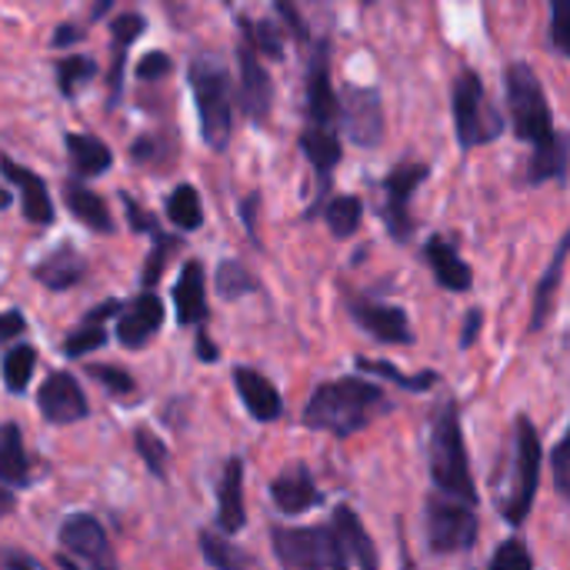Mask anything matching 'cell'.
Segmentation results:
<instances>
[{
	"label": "cell",
	"mask_w": 570,
	"mask_h": 570,
	"mask_svg": "<svg viewBox=\"0 0 570 570\" xmlns=\"http://www.w3.org/2000/svg\"><path fill=\"white\" fill-rule=\"evenodd\" d=\"M377 407H387L384 391L377 384L364 381L361 374H354V377H337V381L317 384L301 421L311 431H324L331 438L347 441L367 428V421Z\"/></svg>",
	"instance_id": "obj_1"
},
{
	"label": "cell",
	"mask_w": 570,
	"mask_h": 570,
	"mask_svg": "<svg viewBox=\"0 0 570 570\" xmlns=\"http://www.w3.org/2000/svg\"><path fill=\"white\" fill-rule=\"evenodd\" d=\"M431 484H434V491H441L448 498L478 504V488L471 478L461 414H458L454 401H448L431 421Z\"/></svg>",
	"instance_id": "obj_2"
},
{
	"label": "cell",
	"mask_w": 570,
	"mask_h": 570,
	"mask_svg": "<svg viewBox=\"0 0 570 570\" xmlns=\"http://www.w3.org/2000/svg\"><path fill=\"white\" fill-rule=\"evenodd\" d=\"M541 461H544V451H541L534 424L528 417H518L514 441H511V458H508V478H504L501 498H498L501 518L511 528L524 524L531 508H534V494H538V484H541Z\"/></svg>",
	"instance_id": "obj_3"
},
{
	"label": "cell",
	"mask_w": 570,
	"mask_h": 570,
	"mask_svg": "<svg viewBox=\"0 0 570 570\" xmlns=\"http://www.w3.org/2000/svg\"><path fill=\"white\" fill-rule=\"evenodd\" d=\"M190 90L194 107L200 117V137L210 150H227L230 127H234V104H230V73L214 53H200L190 63Z\"/></svg>",
	"instance_id": "obj_4"
},
{
	"label": "cell",
	"mask_w": 570,
	"mask_h": 570,
	"mask_svg": "<svg viewBox=\"0 0 570 570\" xmlns=\"http://www.w3.org/2000/svg\"><path fill=\"white\" fill-rule=\"evenodd\" d=\"M504 87H508V110H511L514 134H518L521 140L534 144V147L551 144L561 130L554 127L551 100H548V94H544L538 73L531 70V63H524V60L508 63Z\"/></svg>",
	"instance_id": "obj_5"
},
{
	"label": "cell",
	"mask_w": 570,
	"mask_h": 570,
	"mask_svg": "<svg viewBox=\"0 0 570 570\" xmlns=\"http://www.w3.org/2000/svg\"><path fill=\"white\" fill-rule=\"evenodd\" d=\"M451 110H454V130H458L461 150L484 147V144L498 140L504 134V127H508L501 110L488 100L484 80L474 70L458 73L454 94H451Z\"/></svg>",
	"instance_id": "obj_6"
},
{
	"label": "cell",
	"mask_w": 570,
	"mask_h": 570,
	"mask_svg": "<svg viewBox=\"0 0 570 570\" xmlns=\"http://www.w3.org/2000/svg\"><path fill=\"white\" fill-rule=\"evenodd\" d=\"M424 538L431 554H464L478 544V518L474 504L448 498L434 491L424 501Z\"/></svg>",
	"instance_id": "obj_7"
},
{
	"label": "cell",
	"mask_w": 570,
	"mask_h": 570,
	"mask_svg": "<svg viewBox=\"0 0 570 570\" xmlns=\"http://www.w3.org/2000/svg\"><path fill=\"white\" fill-rule=\"evenodd\" d=\"M271 548H274V558L291 570L347 568L331 524H317V528H274L271 531Z\"/></svg>",
	"instance_id": "obj_8"
},
{
	"label": "cell",
	"mask_w": 570,
	"mask_h": 570,
	"mask_svg": "<svg viewBox=\"0 0 570 570\" xmlns=\"http://www.w3.org/2000/svg\"><path fill=\"white\" fill-rule=\"evenodd\" d=\"M337 127H344L347 140L374 150L384 140V104L374 87H344V97L337 100Z\"/></svg>",
	"instance_id": "obj_9"
},
{
	"label": "cell",
	"mask_w": 570,
	"mask_h": 570,
	"mask_svg": "<svg viewBox=\"0 0 570 570\" xmlns=\"http://www.w3.org/2000/svg\"><path fill=\"white\" fill-rule=\"evenodd\" d=\"M431 177L428 164H397L387 177H384V204H381V217L387 224V234L397 244H407L414 234V220H411V197L417 194V187Z\"/></svg>",
	"instance_id": "obj_10"
},
{
	"label": "cell",
	"mask_w": 570,
	"mask_h": 570,
	"mask_svg": "<svg viewBox=\"0 0 570 570\" xmlns=\"http://www.w3.org/2000/svg\"><path fill=\"white\" fill-rule=\"evenodd\" d=\"M57 541L63 544L67 554H73L80 564L87 568H114V551H110V541H107V531L104 524L94 518V514H70L63 518L60 531H57Z\"/></svg>",
	"instance_id": "obj_11"
},
{
	"label": "cell",
	"mask_w": 570,
	"mask_h": 570,
	"mask_svg": "<svg viewBox=\"0 0 570 570\" xmlns=\"http://www.w3.org/2000/svg\"><path fill=\"white\" fill-rule=\"evenodd\" d=\"M307 124L337 127V97L331 83V37L314 40L307 63Z\"/></svg>",
	"instance_id": "obj_12"
},
{
	"label": "cell",
	"mask_w": 570,
	"mask_h": 570,
	"mask_svg": "<svg viewBox=\"0 0 570 570\" xmlns=\"http://www.w3.org/2000/svg\"><path fill=\"white\" fill-rule=\"evenodd\" d=\"M37 407H40L43 421H50V424H80L90 414L83 387L67 371L47 374V381L37 391Z\"/></svg>",
	"instance_id": "obj_13"
},
{
	"label": "cell",
	"mask_w": 570,
	"mask_h": 570,
	"mask_svg": "<svg viewBox=\"0 0 570 570\" xmlns=\"http://www.w3.org/2000/svg\"><path fill=\"white\" fill-rule=\"evenodd\" d=\"M347 311L377 344H414V331L404 307L367 297H347Z\"/></svg>",
	"instance_id": "obj_14"
},
{
	"label": "cell",
	"mask_w": 570,
	"mask_h": 570,
	"mask_svg": "<svg viewBox=\"0 0 570 570\" xmlns=\"http://www.w3.org/2000/svg\"><path fill=\"white\" fill-rule=\"evenodd\" d=\"M237 63H240V107L254 124H264L274 107V80L261 63L257 50L244 37L237 43Z\"/></svg>",
	"instance_id": "obj_15"
},
{
	"label": "cell",
	"mask_w": 570,
	"mask_h": 570,
	"mask_svg": "<svg viewBox=\"0 0 570 570\" xmlns=\"http://www.w3.org/2000/svg\"><path fill=\"white\" fill-rule=\"evenodd\" d=\"M160 324H164V304L147 287V294L134 297L130 304H120V311H117V341L127 351H140L144 344L154 341Z\"/></svg>",
	"instance_id": "obj_16"
},
{
	"label": "cell",
	"mask_w": 570,
	"mask_h": 570,
	"mask_svg": "<svg viewBox=\"0 0 570 570\" xmlns=\"http://www.w3.org/2000/svg\"><path fill=\"white\" fill-rule=\"evenodd\" d=\"M271 501L277 504L281 514L297 518V514H307V511L321 508V504H324V494H321V488H317L311 468L301 464V461H294V464H287V468L274 478V484H271Z\"/></svg>",
	"instance_id": "obj_17"
},
{
	"label": "cell",
	"mask_w": 570,
	"mask_h": 570,
	"mask_svg": "<svg viewBox=\"0 0 570 570\" xmlns=\"http://www.w3.org/2000/svg\"><path fill=\"white\" fill-rule=\"evenodd\" d=\"M0 170L20 190V210H23L27 224H37V227L53 224L57 210H53V200H50L43 177H37V170H27L23 164H17L10 157H0Z\"/></svg>",
	"instance_id": "obj_18"
},
{
	"label": "cell",
	"mask_w": 570,
	"mask_h": 570,
	"mask_svg": "<svg viewBox=\"0 0 570 570\" xmlns=\"http://www.w3.org/2000/svg\"><path fill=\"white\" fill-rule=\"evenodd\" d=\"M234 391L240 397V404L247 407V414L261 424L281 421L284 414V397L281 391L254 367H234Z\"/></svg>",
	"instance_id": "obj_19"
},
{
	"label": "cell",
	"mask_w": 570,
	"mask_h": 570,
	"mask_svg": "<svg viewBox=\"0 0 570 570\" xmlns=\"http://www.w3.org/2000/svg\"><path fill=\"white\" fill-rule=\"evenodd\" d=\"M174 311L177 324L184 327H204L210 311H207V277L200 261H187L180 267V277L174 284Z\"/></svg>",
	"instance_id": "obj_20"
},
{
	"label": "cell",
	"mask_w": 570,
	"mask_h": 570,
	"mask_svg": "<svg viewBox=\"0 0 570 570\" xmlns=\"http://www.w3.org/2000/svg\"><path fill=\"white\" fill-rule=\"evenodd\" d=\"M424 261H428V267H431L434 281H438L444 291H451V294H464V291H471V284H474V271H471V264H468V261H461V254L454 250V244H451L448 237L434 234V237L424 244Z\"/></svg>",
	"instance_id": "obj_21"
},
{
	"label": "cell",
	"mask_w": 570,
	"mask_h": 570,
	"mask_svg": "<svg viewBox=\"0 0 570 570\" xmlns=\"http://www.w3.org/2000/svg\"><path fill=\"white\" fill-rule=\"evenodd\" d=\"M83 274H87V261L73 244L53 247L47 257H40L30 267V277L37 284H43L47 291H70V287H77L83 281Z\"/></svg>",
	"instance_id": "obj_22"
},
{
	"label": "cell",
	"mask_w": 570,
	"mask_h": 570,
	"mask_svg": "<svg viewBox=\"0 0 570 570\" xmlns=\"http://www.w3.org/2000/svg\"><path fill=\"white\" fill-rule=\"evenodd\" d=\"M117 311H120V301H117V297H107V301H100L94 311H87V314L80 317V324L67 334L63 354H67L70 361H80V357H90L94 351H100V347L110 341L104 321L117 317Z\"/></svg>",
	"instance_id": "obj_23"
},
{
	"label": "cell",
	"mask_w": 570,
	"mask_h": 570,
	"mask_svg": "<svg viewBox=\"0 0 570 570\" xmlns=\"http://www.w3.org/2000/svg\"><path fill=\"white\" fill-rule=\"evenodd\" d=\"M247 524L244 511V461L230 458L217 481V528L224 534H240Z\"/></svg>",
	"instance_id": "obj_24"
},
{
	"label": "cell",
	"mask_w": 570,
	"mask_h": 570,
	"mask_svg": "<svg viewBox=\"0 0 570 570\" xmlns=\"http://www.w3.org/2000/svg\"><path fill=\"white\" fill-rule=\"evenodd\" d=\"M331 528H334V538H337V544H341V554H344L347 568L374 570L381 564L371 534L364 531L361 518H357L347 504H341V508L334 511V524H331Z\"/></svg>",
	"instance_id": "obj_25"
},
{
	"label": "cell",
	"mask_w": 570,
	"mask_h": 570,
	"mask_svg": "<svg viewBox=\"0 0 570 570\" xmlns=\"http://www.w3.org/2000/svg\"><path fill=\"white\" fill-rule=\"evenodd\" d=\"M63 204L67 210L94 234H114V217H110V207L104 204V197L97 190H90L87 184L80 180H67L63 184Z\"/></svg>",
	"instance_id": "obj_26"
},
{
	"label": "cell",
	"mask_w": 570,
	"mask_h": 570,
	"mask_svg": "<svg viewBox=\"0 0 570 570\" xmlns=\"http://www.w3.org/2000/svg\"><path fill=\"white\" fill-rule=\"evenodd\" d=\"M147 30V20L140 13H120L114 23H110V33H114V63H110V80H107V107H114L124 94V63H127V50L130 43Z\"/></svg>",
	"instance_id": "obj_27"
},
{
	"label": "cell",
	"mask_w": 570,
	"mask_h": 570,
	"mask_svg": "<svg viewBox=\"0 0 570 570\" xmlns=\"http://www.w3.org/2000/svg\"><path fill=\"white\" fill-rule=\"evenodd\" d=\"M63 147H67V157H70V167L77 177H100L114 164L110 147L94 134H67Z\"/></svg>",
	"instance_id": "obj_28"
},
{
	"label": "cell",
	"mask_w": 570,
	"mask_h": 570,
	"mask_svg": "<svg viewBox=\"0 0 570 570\" xmlns=\"http://www.w3.org/2000/svg\"><path fill=\"white\" fill-rule=\"evenodd\" d=\"M30 478V461L23 451V434L13 421L0 424V484L3 488H27Z\"/></svg>",
	"instance_id": "obj_29"
},
{
	"label": "cell",
	"mask_w": 570,
	"mask_h": 570,
	"mask_svg": "<svg viewBox=\"0 0 570 570\" xmlns=\"http://www.w3.org/2000/svg\"><path fill=\"white\" fill-rule=\"evenodd\" d=\"M568 250H570V234H564V237H561V244H558V250H554V257H551V264H548V271H544V277H541V284H538V291H534L531 331H544V324H548V317H551V311H554V297H558L561 281H564Z\"/></svg>",
	"instance_id": "obj_30"
},
{
	"label": "cell",
	"mask_w": 570,
	"mask_h": 570,
	"mask_svg": "<svg viewBox=\"0 0 570 570\" xmlns=\"http://www.w3.org/2000/svg\"><path fill=\"white\" fill-rule=\"evenodd\" d=\"M528 180L531 184H544V180H568V137L558 134L551 144L534 147L531 154V167H528Z\"/></svg>",
	"instance_id": "obj_31"
},
{
	"label": "cell",
	"mask_w": 570,
	"mask_h": 570,
	"mask_svg": "<svg viewBox=\"0 0 570 570\" xmlns=\"http://www.w3.org/2000/svg\"><path fill=\"white\" fill-rule=\"evenodd\" d=\"M321 214H324L331 234H334L337 240H347V237L357 234V227H361V220H364V200H361L357 194H337V197H327V200H324Z\"/></svg>",
	"instance_id": "obj_32"
},
{
	"label": "cell",
	"mask_w": 570,
	"mask_h": 570,
	"mask_svg": "<svg viewBox=\"0 0 570 570\" xmlns=\"http://www.w3.org/2000/svg\"><path fill=\"white\" fill-rule=\"evenodd\" d=\"M240 37L257 50L261 60H284V27L277 20H237Z\"/></svg>",
	"instance_id": "obj_33"
},
{
	"label": "cell",
	"mask_w": 570,
	"mask_h": 570,
	"mask_svg": "<svg viewBox=\"0 0 570 570\" xmlns=\"http://www.w3.org/2000/svg\"><path fill=\"white\" fill-rule=\"evenodd\" d=\"M167 217H170V224H177L180 230H200V227H204V204H200L197 187L177 184V187L167 194Z\"/></svg>",
	"instance_id": "obj_34"
},
{
	"label": "cell",
	"mask_w": 570,
	"mask_h": 570,
	"mask_svg": "<svg viewBox=\"0 0 570 570\" xmlns=\"http://www.w3.org/2000/svg\"><path fill=\"white\" fill-rule=\"evenodd\" d=\"M33 364H37V351L30 344H13L3 357H0V377L3 387L10 394H23L30 377H33Z\"/></svg>",
	"instance_id": "obj_35"
},
{
	"label": "cell",
	"mask_w": 570,
	"mask_h": 570,
	"mask_svg": "<svg viewBox=\"0 0 570 570\" xmlns=\"http://www.w3.org/2000/svg\"><path fill=\"white\" fill-rule=\"evenodd\" d=\"M357 371H361V374L384 377V381H394L397 387H404V391H414V394H424V391H431L434 384H441V374H438V371L401 374L394 364H387V361H367V357H357Z\"/></svg>",
	"instance_id": "obj_36"
},
{
	"label": "cell",
	"mask_w": 570,
	"mask_h": 570,
	"mask_svg": "<svg viewBox=\"0 0 570 570\" xmlns=\"http://www.w3.org/2000/svg\"><path fill=\"white\" fill-rule=\"evenodd\" d=\"M53 73H57V90L63 97H77V90L97 77V63L90 57H80V53H70L63 60L53 63Z\"/></svg>",
	"instance_id": "obj_37"
},
{
	"label": "cell",
	"mask_w": 570,
	"mask_h": 570,
	"mask_svg": "<svg viewBox=\"0 0 570 570\" xmlns=\"http://www.w3.org/2000/svg\"><path fill=\"white\" fill-rule=\"evenodd\" d=\"M214 284H217V294L224 301H240V297H247V294L257 291V277L240 261H220Z\"/></svg>",
	"instance_id": "obj_38"
},
{
	"label": "cell",
	"mask_w": 570,
	"mask_h": 570,
	"mask_svg": "<svg viewBox=\"0 0 570 570\" xmlns=\"http://www.w3.org/2000/svg\"><path fill=\"white\" fill-rule=\"evenodd\" d=\"M200 551H204V561L217 570H240L254 564V558L240 554L234 544H227L224 538H217L210 531H200Z\"/></svg>",
	"instance_id": "obj_39"
},
{
	"label": "cell",
	"mask_w": 570,
	"mask_h": 570,
	"mask_svg": "<svg viewBox=\"0 0 570 570\" xmlns=\"http://www.w3.org/2000/svg\"><path fill=\"white\" fill-rule=\"evenodd\" d=\"M134 448H137V454H140L144 468H147L157 481H164V478H167V461H170L167 444H164L154 431L137 428V431H134Z\"/></svg>",
	"instance_id": "obj_40"
},
{
	"label": "cell",
	"mask_w": 570,
	"mask_h": 570,
	"mask_svg": "<svg viewBox=\"0 0 570 570\" xmlns=\"http://www.w3.org/2000/svg\"><path fill=\"white\" fill-rule=\"evenodd\" d=\"M150 237H154V247H150L144 267H140V284H144V287H154V284L164 277L167 257L180 247V237H170V234H164V230H157V234H150Z\"/></svg>",
	"instance_id": "obj_41"
},
{
	"label": "cell",
	"mask_w": 570,
	"mask_h": 570,
	"mask_svg": "<svg viewBox=\"0 0 570 570\" xmlns=\"http://www.w3.org/2000/svg\"><path fill=\"white\" fill-rule=\"evenodd\" d=\"M87 377L90 381H97L107 394H114V397H130V394H137V384H134V377L127 374V371H120V367H110V364H90L87 367Z\"/></svg>",
	"instance_id": "obj_42"
},
{
	"label": "cell",
	"mask_w": 570,
	"mask_h": 570,
	"mask_svg": "<svg viewBox=\"0 0 570 570\" xmlns=\"http://www.w3.org/2000/svg\"><path fill=\"white\" fill-rule=\"evenodd\" d=\"M534 568V558L528 554V548L521 541H504L494 558H491V570H531Z\"/></svg>",
	"instance_id": "obj_43"
},
{
	"label": "cell",
	"mask_w": 570,
	"mask_h": 570,
	"mask_svg": "<svg viewBox=\"0 0 570 570\" xmlns=\"http://www.w3.org/2000/svg\"><path fill=\"white\" fill-rule=\"evenodd\" d=\"M170 70H174V60L164 50H150V53H144L137 60V77L147 80V83H157V80L170 77Z\"/></svg>",
	"instance_id": "obj_44"
},
{
	"label": "cell",
	"mask_w": 570,
	"mask_h": 570,
	"mask_svg": "<svg viewBox=\"0 0 570 570\" xmlns=\"http://www.w3.org/2000/svg\"><path fill=\"white\" fill-rule=\"evenodd\" d=\"M570 434H564L558 444H554V451H551V471H554V488H558V494L561 498H568L570 494Z\"/></svg>",
	"instance_id": "obj_45"
},
{
	"label": "cell",
	"mask_w": 570,
	"mask_h": 570,
	"mask_svg": "<svg viewBox=\"0 0 570 570\" xmlns=\"http://www.w3.org/2000/svg\"><path fill=\"white\" fill-rule=\"evenodd\" d=\"M120 200H124V210H127V220H130V230L134 234H157L160 230L157 217L150 210H144L130 194H120Z\"/></svg>",
	"instance_id": "obj_46"
},
{
	"label": "cell",
	"mask_w": 570,
	"mask_h": 570,
	"mask_svg": "<svg viewBox=\"0 0 570 570\" xmlns=\"http://www.w3.org/2000/svg\"><path fill=\"white\" fill-rule=\"evenodd\" d=\"M274 7H277L281 20L287 23L291 37H294V40H301V43H307V40H311V27H307V20H304V17L297 13L294 0H274Z\"/></svg>",
	"instance_id": "obj_47"
},
{
	"label": "cell",
	"mask_w": 570,
	"mask_h": 570,
	"mask_svg": "<svg viewBox=\"0 0 570 570\" xmlns=\"http://www.w3.org/2000/svg\"><path fill=\"white\" fill-rule=\"evenodd\" d=\"M564 3L568 0H551V43L561 57H568V40H564Z\"/></svg>",
	"instance_id": "obj_48"
},
{
	"label": "cell",
	"mask_w": 570,
	"mask_h": 570,
	"mask_svg": "<svg viewBox=\"0 0 570 570\" xmlns=\"http://www.w3.org/2000/svg\"><path fill=\"white\" fill-rule=\"evenodd\" d=\"M481 327H484V311L481 307H471L468 317H464V327H461V351H471L478 344Z\"/></svg>",
	"instance_id": "obj_49"
},
{
	"label": "cell",
	"mask_w": 570,
	"mask_h": 570,
	"mask_svg": "<svg viewBox=\"0 0 570 570\" xmlns=\"http://www.w3.org/2000/svg\"><path fill=\"white\" fill-rule=\"evenodd\" d=\"M27 331V321L20 311H3L0 314V344H10L13 337H20Z\"/></svg>",
	"instance_id": "obj_50"
},
{
	"label": "cell",
	"mask_w": 570,
	"mask_h": 570,
	"mask_svg": "<svg viewBox=\"0 0 570 570\" xmlns=\"http://www.w3.org/2000/svg\"><path fill=\"white\" fill-rule=\"evenodd\" d=\"M257 204H261L257 194L244 197V204H240V217H244V227H247V234L254 237V244H257Z\"/></svg>",
	"instance_id": "obj_51"
},
{
	"label": "cell",
	"mask_w": 570,
	"mask_h": 570,
	"mask_svg": "<svg viewBox=\"0 0 570 570\" xmlns=\"http://www.w3.org/2000/svg\"><path fill=\"white\" fill-rule=\"evenodd\" d=\"M0 564L3 568H23V570H40V561L20 551H0Z\"/></svg>",
	"instance_id": "obj_52"
},
{
	"label": "cell",
	"mask_w": 570,
	"mask_h": 570,
	"mask_svg": "<svg viewBox=\"0 0 570 570\" xmlns=\"http://www.w3.org/2000/svg\"><path fill=\"white\" fill-rule=\"evenodd\" d=\"M194 351H197V357L204 361V364H214L217 357H220V351H217V344L197 327V341H194Z\"/></svg>",
	"instance_id": "obj_53"
},
{
	"label": "cell",
	"mask_w": 570,
	"mask_h": 570,
	"mask_svg": "<svg viewBox=\"0 0 570 570\" xmlns=\"http://www.w3.org/2000/svg\"><path fill=\"white\" fill-rule=\"evenodd\" d=\"M80 33H83L80 27H73V23H63V27H57V30H53L50 43H53V47H63V43H77V40H80Z\"/></svg>",
	"instance_id": "obj_54"
},
{
	"label": "cell",
	"mask_w": 570,
	"mask_h": 570,
	"mask_svg": "<svg viewBox=\"0 0 570 570\" xmlns=\"http://www.w3.org/2000/svg\"><path fill=\"white\" fill-rule=\"evenodd\" d=\"M13 508H17V501H13L10 488H0V518H7V514H10Z\"/></svg>",
	"instance_id": "obj_55"
},
{
	"label": "cell",
	"mask_w": 570,
	"mask_h": 570,
	"mask_svg": "<svg viewBox=\"0 0 570 570\" xmlns=\"http://www.w3.org/2000/svg\"><path fill=\"white\" fill-rule=\"evenodd\" d=\"M114 7V0H94V10H90V20H100L107 10Z\"/></svg>",
	"instance_id": "obj_56"
},
{
	"label": "cell",
	"mask_w": 570,
	"mask_h": 570,
	"mask_svg": "<svg viewBox=\"0 0 570 570\" xmlns=\"http://www.w3.org/2000/svg\"><path fill=\"white\" fill-rule=\"evenodd\" d=\"M7 207H10V194H7V190L0 187V210H7Z\"/></svg>",
	"instance_id": "obj_57"
},
{
	"label": "cell",
	"mask_w": 570,
	"mask_h": 570,
	"mask_svg": "<svg viewBox=\"0 0 570 570\" xmlns=\"http://www.w3.org/2000/svg\"><path fill=\"white\" fill-rule=\"evenodd\" d=\"M361 3H367V7H371V3H374V0H361Z\"/></svg>",
	"instance_id": "obj_58"
},
{
	"label": "cell",
	"mask_w": 570,
	"mask_h": 570,
	"mask_svg": "<svg viewBox=\"0 0 570 570\" xmlns=\"http://www.w3.org/2000/svg\"><path fill=\"white\" fill-rule=\"evenodd\" d=\"M224 3H234V0H224Z\"/></svg>",
	"instance_id": "obj_59"
}]
</instances>
